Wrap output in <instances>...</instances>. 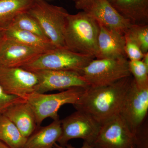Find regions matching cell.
I'll return each instance as SVG.
<instances>
[{
  "label": "cell",
  "mask_w": 148,
  "mask_h": 148,
  "mask_svg": "<svg viewBox=\"0 0 148 148\" xmlns=\"http://www.w3.org/2000/svg\"><path fill=\"white\" fill-rule=\"evenodd\" d=\"M111 4L131 24L148 25V0H115Z\"/></svg>",
  "instance_id": "cell-16"
},
{
  "label": "cell",
  "mask_w": 148,
  "mask_h": 148,
  "mask_svg": "<svg viewBox=\"0 0 148 148\" xmlns=\"http://www.w3.org/2000/svg\"><path fill=\"white\" fill-rule=\"evenodd\" d=\"M61 133V120H53L49 125L37 127L27 138L23 148H53Z\"/></svg>",
  "instance_id": "cell-17"
},
{
  "label": "cell",
  "mask_w": 148,
  "mask_h": 148,
  "mask_svg": "<svg viewBox=\"0 0 148 148\" xmlns=\"http://www.w3.org/2000/svg\"><path fill=\"white\" fill-rule=\"evenodd\" d=\"M62 133L59 145L65 147L70 140L81 139L91 145L98 135L101 124L88 114L77 110L61 120Z\"/></svg>",
  "instance_id": "cell-8"
},
{
  "label": "cell",
  "mask_w": 148,
  "mask_h": 148,
  "mask_svg": "<svg viewBox=\"0 0 148 148\" xmlns=\"http://www.w3.org/2000/svg\"><path fill=\"white\" fill-rule=\"evenodd\" d=\"M8 27L31 32L48 40L36 20L27 13V12L16 15L13 18Z\"/></svg>",
  "instance_id": "cell-21"
},
{
  "label": "cell",
  "mask_w": 148,
  "mask_h": 148,
  "mask_svg": "<svg viewBox=\"0 0 148 148\" xmlns=\"http://www.w3.org/2000/svg\"><path fill=\"white\" fill-rule=\"evenodd\" d=\"M129 67L131 75L138 85H148V68L142 60L129 61Z\"/></svg>",
  "instance_id": "cell-23"
},
{
  "label": "cell",
  "mask_w": 148,
  "mask_h": 148,
  "mask_svg": "<svg viewBox=\"0 0 148 148\" xmlns=\"http://www.w3.org/2000/svg\"><path fill=\"white\" fill-rule=\"evenodd\" d=\"M3 36L25 45L47 51L56 48L49 40L31 33L8 27L2 30Z\"/></svg>",
  "instance_id": "cell-18"
},
{
  "label": "cell",
  "mask_w": 148,
  "mask_h": 148,
  "mask_svg": "<svg viewBox=\"0 0 148 148\" xmlns=\"http://www.w3.org/2000/svg\"></svg>",
  "instance_id": "cell-33"
},
{
  "label": "cell",
  "mask_w": 148,
  "mask_h": 148,
  "mask_svg": "<svg viewBox=\"0 0 148 148\" xmlns=\"http://www.w3.org/2000/svg\"><path fill=\"white\" fill-rule=\"evenodd\" d=\"M0 148H11L4 143L0 140Z\"/></svg>",
  "instance_id": "cell-30"
},
{
  "label": "cell",
  "mask_w": 148,
  "mask_h": 148,
  "mask_svg": "<svg viewBox=\"0 0 148 148\" xmlns=\"http://www.w3.org/2000/svg\"><path fill=\"white\" fill-rule=\"evenodd\" d=\"M147 120L135 133L136 148H148V129Z\"/></svg>",
  "instance_id": "cell-25"
},
{
  "label": "cell",
  "mask_w": 148,
  "mask_h": 148,
  "mask_svg": "<svg viewBox=\"0 0 148 148\" xmlns=\"http://www.w3.org/2000/svg\"><path fill=\"white\" fill-rule=\"evenodd\" d=\"M133 79L132 75L105 86L85 89L73 106L77 110L86 113L101 125L119 114L127 90Z\"/></svg>",
  "instance_id": "cell-1"
},
{
  "label": "cell",
  "mask_w": 148,
  "mask_h": 148,
  "mask_svg": "<svg viewBox=\"0 0 148 148\" xmlns=\"http://www.w3.org/2000/svg\"><path fill=\"white\" fill-rule=\"evenodd\" d=\"M80 74L92 87L108 85L132 75L125 58L93 59Z\"/></svg>",
  "instance_id": "cell-6"
},
{
  "label": "cell",
  "mask_w": 148,
  "mask_h": 148,
  "mask_svg": "<svg viewBox=\"0 0 148 148\" xmlns=\"http://www.w3.org/2000/svg\"><path fill=\"white\" fill-rule=\"evenodd\" d=\"M45 52L3 36L0 42V66L21 68Z\"/></svg>",
  "instance_id": "cell-12"
},
{
  "label": "cell",
  "mask_w": 148,
  "mask_h": 148,
  "mask_svg": "<svg viewBox=\"0 0 148 148\" xmlns=\"http://www.w3.org/2000/svg\"><path fill=\"white\" fill-rule=\"evenodd\" d=\"M3 115L15 125L27 139L38 127L33 109L27 101L23 98L11 105Z\"/></svg>",
  "instance_id": "cell-15"
},
{
  "label": "cell",
  "mask_w": 148,
  "mask_h": 148,
  "mask_svg": "<svg viewBox=\"0 0 148 148\" xmlns=\"http://www.w3.org/2000/svg\"><path fill=\"white\" fill-rule=\"evenodd\" d=\"M21 98L7 94L0 86V116L3 115L11 105Z\"/></svg>",
  "instance_id": "cell-26"
},
{
  "label": "cell",
  "mask_w": 148,
  "mask_h": 148,
  "mask_svg": "<svg viewBox=\"0 0 148 148\" xmlns=\"http://www.w3.org/2000/svg\"><path fill=\"white\" fill-rule=\"evenodd\" d=\"M27 12L36 20L45 36L56 48H66L64 34L69 13L65 8L43 0H35Z\"/></svg>",
  "instance_id": "cell-3"
},
{
  "label": "cell",
  "mask_w": 148,
  "mask_h": 148,
  "mask_svg": "<svg viewBox=\"0 0 148 148\" xmlns=\"http://www.w3.org/2000/svg\"><path fill=\"white\" fill-rule=\"evenodd\" d=\"M38 78L34 92L45 93L53 90L63 91L74 87L87 88L89 85L79 73L67 71L42 70L34 72Z\"/></svg>",
  "instance_id": "cell-11"
},
{
  "label": "cell",
  "mask_w": 148,
  "mask_h": 148,
  "mask_svg": "<svg viewBox=\"0 0 148 148\" xmlns=\"http://www.w3.org/2000/svg\"><path fill=\"white\" fill-rule=\"evenodd\" d=\"M84 11L90 14L98 24L124 35L131 25L108 0H94Z\"/></svg>",
  "instance_id": "cell-13"
},
{
  "label": "cell",
  "mask_w": 148,
  "mask_h": 148,
  "mask_svg": "<svg viewBox=\"0 0 148 148\" xmlns=\"http://www.w3.org/2000/svg\"><path fill=\"white\" fill-rule=\"evenodd\" d=\"M27 138L5 116H0V140L11 148H23Z\"/></svg>",
  "instance_id": "cell-20"
},
{
  "label": "cell",
  "mask_w": 148,
  "mask_h": 148,
  "mask_svg": "<svg viewBox=\"0 0 148 148\" xmlns=\"http://www.w3.org/2000/svg\"><path fill=\"white\" fill-rule=\"evenodd\" d=\"M141 60L145 64V66L148 68V52L144 54L143 58Z\"/></svg>",
  "instance_id": "cell-29"
},
{
  "label": "cell",
  "mask_w": 148,
  "mask_h": 148,
  "mask_svg": "<svg viewBox=\"0 0 148 148\" xmlns=\"http://www.w3.org/2000/svg\"><path fill=\"white\" fill-rule=\"evenodd\" d=\"M3 36V34L2 30L0 29V42H1V40Z\"/></svg>",
  "instance_id": "cell-31"
},
{
  "label": "cell",
  "mask_w": 148,
  "mask_h": 148,
  "mask_svg": "<svg viewBox=\"0 0 148 148\" xmlns=\"http://www.w3.org/2000/svg\"><path fill=\"white\" fill-rule=\"evenodd\" d=\"M125 34L130 37L144 54L148 52V25L131 24Z\"/></svg>",
  "instance_id": "cell-22"
},
{
  "label": "cell",
  "mask_w": 148,
  "mask_h": 148,
  "mask_svg": "<svg viewBox=\"0 0 148 148\" xmlns=\"http://www.w3.org/2000/svg\"><path fill=\"white\" fill-rule=\"evenodd\" d=\"M94 59L66 48H56L42 53L21 68L32 72L52 70L75 72L80 74L84 68Z\"/></svg>",
  "instance_id": "cell-5"
},
{
  "label": "cell",
  "mask_w": 148,
  "mask_h": 148,
  "mask_svg": "<svg viewBox=\"0 0 148 148\" xmlns=\"http://www.w3.org/2000/svg\"><path fill=\"white\" fill-rule=\"evenodd\" d=\"M148 110V85H138L133 78L119 115L135 134L147 120Z\"/></svg>",
  "instance_id": "cell-7"
},
{
  "label": "cell",
  "mask_w": 148,
  "mask_h": 148,
  "mask_svg": "<svg viewBox=\"0 0 148 148\" xmlns=\"http://www.w3.org/2000/svg\"><path fill=\"white\" fill-rule=\"evenodd\" d=\"M99 32L98 22L86 12L69 14L64 34L65 46L74 52L97 59Z\"/></svg>",
  "instance_id": "cell-2"
},
{
  "label": "cell",
  "mask_w": 148,
  "mask_h": 148,
  "mask_svg": "<svg viewBox=\"0 0 148 148\" xmlns=\"http://www.w3.org/2000/svg\"><path fill=\"white\" fill-rule=\"evenodd\" d=\"M53 148H95L92 147L91 145L90 144H88L86 142H84L82 146L80 148H76L75 147H73L71 145H68L67 144L65 146V147H62L59 145L56 144V143L54 144V146H53Z\"/></svg>",
  "instance_id": "cell-28"
},
{
  "label": "cell",
  "mask_w": 148,
  "mask_h": 148,
  "mask_svg": "<svg viewBox=\"0 0 148 148\" xmlns=\"http://www.w3.org/2000/svg\"><path fill=\"white\" fill-rule=\"evenodd\" d=\"M86 88L74 87L53 94L32 92L24 99L32 107L36 116L37 126L47 118L59 119L58 112L66 104L74 105L81 97Z\"/></svg>",
  "instance_id": "cell-4"
},
{
  "label": "cell",
  "mask_w": 148,
  "mask_h": 148,
  "mask_svg": "<svg viewBox=\"0 0 148 148\" xmlns=\"http://www.w3.org/2000/svg\"><path fill=\"white\" fill-rule=\"evenodd\" d=\"M99 24L97 59L127 58L125 51L124 35Z\"/></svg>",
  "instance_id": "cell-14"
},
{
  "label": "cell",
  "mask_w": 148,
  "mask_h": 148,
  "mask_svg": "<svg viewBox=\"0 0 148 148\" xmlns=\"http://www.w3.org/2000/svg\"><path fill=\"white\" fill-rule=\"evenodd\" d=\"M108 1L110 2V3H112V2L113 1H114L115 0H108Z\"/></svg>",
  "instance_id": "cell-32"
},
{
  "label": "cell",
  "mask_w": 148,
  "mask_h": 148,
  "mask_svg": "<svg viewBox=\"0 0 148 148\" xmlns=\"http://www.w3.org/2000/svg\"><path fill=\"white\" fill-rule=\"evenodd\" d=\"M135 137L119 114L101 125L91 146L95 148H136Z\"/></svg>",
  "instance_id": "cell-9"
},
{
  "label": "cell",
  "mask_w": 148,
  "mask_h": 148,
  "mask_svg": "<svg viewBox=\"0 0 148 148\" xmlns=\"http://www.w3.org/2000/svg\"><path fill=\"white\" fill-rule=\"evenodd\" d=\"M75 3V6L77 9L84 11L88 8L94 0H73Z\"/></svg>",
  "instance_id": "cell-27"
},
{
  "label": "cell",
  "mask_w": 148,
  "mask_h": 148,
  "mask_svg": "<svg viewBox=\"0 0 148 148\" xmlns=\"http://www.w3.org/2000/svg\"><path fill=\"white\" fill-rule=\"evenodd\" d=\"M35 0H0V29L8 27L14 18L27 12Z\"/></svg>",
  "instance_id": "cell-19"
},
{
  "label": "cell",
  "mask_w": 148,
  "mask_h": 148,
  "mask_svg": "<svg viewBox=\"0 0 148 148\" xmlns=\"http://www.w3.org/2000/svg\"><path fill=\"white\" fill-rule=\"evenodd\" d=\"M125 51L127 58L130 61L141 60L144 54L142 52L139 46L129 36L125 34Z\"/></svg>",
  "instance_id": "cell-24"
},
{
  "label": "cell",
  "mask_w": 148,
  "mask_h": 148,
  "mask_svg": "<svg viewBox=\"0 0 148 148\" xmlns=\"http://www.w3.org/2000/svg\"><path fill=\"white\" fill-rule=\"evenodd\" d=\"M36 74L20 67L0 66V86L8 95L24 99L34 92Z\"/></svg>",
  "instance_id": "cell-10"
}]
</instances>
